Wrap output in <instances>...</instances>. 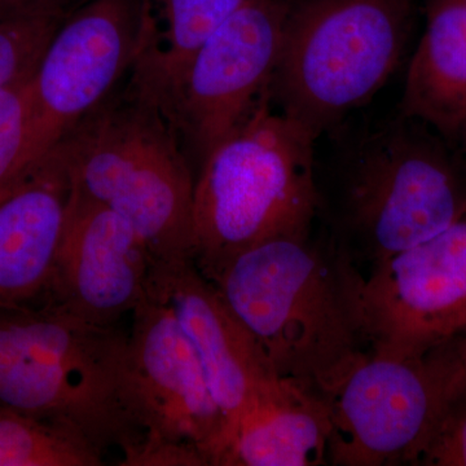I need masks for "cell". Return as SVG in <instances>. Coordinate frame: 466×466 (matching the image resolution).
Segmentation results:
<instances>
[{"instance_id": "6da1fadb", "label": "cell", "mask_w": 466, "mask_h": 466, "mask_svg": "<svg viewBox=\"0 0 466 466\" xmlns=\"http://www.w3.org/2000/svg\"><path fill=\"white\" fill-rule=\"evenodd\" d=\"M208 280L276 375L325 400L372 351L366 275L329 233L263 242Z\"/></svg>"}, {"instance_id": "7a4b0ae2", "label": "cell", "mask_w": 466, "mask_h": 466, "mask_svg": "<svg viewBox=\"0 0 466 466\" xmlns=\"http://www.w3.org/2000/svg\"><path fill=\"white\" fill-rule=\"evenodd\" d=\"M433 128L404 116L361 144L327 186L319 213L359 267L428 240L466 211V161Z\"/></svg>"}, {"instance_id": "3957f363", "label": "cell", "mask_w": 466, "mask_h": 466, "mask_svg": "<svg viewBox=\"0 0 466 466\" xmlns=\"http://www.w3.org/2000/svg\"><path fill=\"white\" fill-rule=\"evenodd\" d=\"M315 140L268 101L208 153L195 177L192 214V260L205 278L263 242L311 235Z\"/></svg>"}, {"instance_id": "277c9868", "label": "cell", "mask_w": 466, "mask_h": 466, "mask_svg": "<svg viewBox=\"0 0 466 466\" xmlns=\"http://www.w3.org/2000/svg\"><path fill=\"white\" fill-rule=\"evenodd\" d=\"M127 333L47 305L0 308V403L64 426L104 453L139 441L126 404Z\"/></svg>"}, {"instance_id": "5b68a950", "label": "cell", "mask_w": 466, "mask_h": 466, "mask_svg": "<svg viewBox=\"0 0 466 466\" xmlns=\"http://www.w3.org/2000/svg\"><path fill=\"white\" fill-rule=\"evenodd\" d=\"M56 149L73 188L112 208L155 260L192 259L193 167L155 106L126 88L73 126Z\"/></svg>"}, {"instance_id": "8992f818", "label": "cell", "mask_w": 466, "mask_h": 466, "mask_svg": "<svg viewBox=\"0 0 466 466\" xmlns=\"http://www.w3.org/2000/svg\"><path fill=\"white\" fill-rule=\"evenodd\" d=\"M410 23V0L291 5L271 99L318 139L386 84L400 66Z\"/></svg>"}, {"instance_id": "52a82bcc", "label": "cell", "mask_w": 466, "mask_h": 466, "mask_svg": "<svg viewBox=\"0 0 466 466\" xmlns=\"http://www.w3.org/2000/svg\"><path fill=\"white\" fill-rule=\"evenodd\" d=\"M465 390L458 336L407 357L370 351L327 398L332 425L328 462L420 466Z\"/></svg>"}, {"instance_id": "ba28073f", "label": "cell", "mask_w": 466, "mask_h": 466, "mask_svg": "<svg viewBox=\"0 0 466 466\" xmlns=\"http://www.w3.org/2000/svg\"><path fill=\"white\" fill-rule=\"evenodd\" d=\"M289 0H247L187 67L162 115L198 167L271 100Z\"/></svg>"}, {"instance_id": "9c48e42d", "label": "cell", "mask_w": 466, "mask_h": 466, "mask_svg": "<svg viewBox=\"0 0 466 466\" xmlns=\"http://www.w3.org/2000/svg\"><path fill=\"white\" fill-rule=\"evenodd\" d=\"M146 0H87L52 36L30 79L33 115L25 167L99 106L139 48Z\"/></svg>"}, {"instance_id": "30bf717a", "label": "cell", "mask_w": 466, "mask_h": 466, "mask_svg": "<svg viewBox=\"0 0 466 466\" xmlns=\"http://www.w3.org/2000/svg\"><path fill=\"white\" fill-rule=\"evenodd\" d=\"M131 317L124 389L140 440L192 447L211 466L226 420L191 339L149 289Z\"/></svg>"}, {"instance_id": "8fae6325", "label": "cell", "mask_w": 466, "mask_h": 466, "mask_svg": "<svg viewBox=\"0 0 466 466\" xmlns=\"http://www.w3.org/2000/svg\"><path fill=\"white\" fill-rule=\"evenodd\" d=\"M364 308L372 351L420 354L466 329V211L370 269Z\"/></svg>"}, {"instance_id": "7c38bea8", "label": "cell", "mask_w": 466, "mask_h": 466, "mask_svg": "<svg viewBox=\"0 0 466 466\" xmlns=\"http://www.w3.org/2000/svg\"><path fill=\"white\" fill-rule=\"evenodd\" d=\"M153 262L146 240L126 218L73 188L41 303L86 323L116 327L146 299Z\"/></svg>"}, {"instance_id": "4fadbf2b", "label": "cell", "mask_w": 466, "mask_h": 466, "mask_svg": "<svg viewBox=\"0 0 466 466\" xmlns=\"http://www.w3.org/2000/svg\"><path fill=\"white\" fill-rule=\"evenodd\" d=\"M148 289L170 309L200 358L226 426L280 381L265 352L192 259L155 260Z\"/></svg>"}, {"instance_id": "5bb4252c", "label": "cell", "mask_w": 466, "mask_h": 466, "mask_svg": "<svg viewBox=\"0 0 466 466\" xmlns=\"http://www.w3.org/2000/svg\"><path fill=\"white\" fill-rule=\"evenodd\" d=\"M72 193V180L55 149L0 186V308L42 302Z\"/></svg>"}, {"instance_id": "9a60e30c", "label": "cell", "mask_w": 466, "mask_h": 466, "mask_svg": "<svg viewBox=\"0 0 466 466\" xmlns=\"http://www.w3.org/2000/svg\"><path fill=\"white\" fill-rule=\"evenodd\" d=\"M330 431L328 400L280 380L226 426L211 466L328 465Z\"/></svg>"}, {"instance_id": "2e32d148", "label": "cell", "mask_w": 466, "mask_h": 466, "mask_svg": "<svg viewBox=\"0 0 466 466\" xmlns=\"http://www.w3.org/2000/svg\"><path fill=\"white\" fill-rule=\"evenodd\" d=\"M401 113L444 139L466 126V2L434 0L408 67Z\"/></svg>"}, {"instance_id": "e0dca14e", "label": "cell", "mask_w": 466, "mask_h": 466, "mask_svg": "<svg viewBox=\"0 0 466 466\" xmlns=\"http://www.w3.org/2000/svg\"><path fill=\"white\" fill-rule=\"evenodd\" d=\"M159 16L144 3L139 50L127 87L162 113L202 46L247 0H158Z\"/></svg>"}, {"instance_id": "ac0fdd59", "label": "cell", "mask_w": 466, "mask_h": 466, "mask_svg": "<svg viewBox=\"0 0 466 466\" xmlns=\"http://www.w3.org/2000/svg\"><path fill=\"white\" fill-rule=\"evenodd\" d=\"M103 464V452L82 435L0 403V466Z\"/></svg>"}, {"instance_id": "d6986e66", "label": "cell", "mask_w": 466, "mask_h": 466, "mask_svg": "<svg viewBox=\"0 0 466 466\" xmlns=\"http://www.w3.org/2000/svg\"><path fill=\"white\" fill-rule=\"evenodd\" d=\"M70 11L64 0H29L0 14V90L32 78Z\"/></svg>"}, {"instance_id": "ffe728a7", "label": "cell", "mask_w": 466, "mask_h": 466, "mask_svg": "<svg viewBox=\"0 0 466 466\" xmlns=\"http://www.w3.org/2000/svg\"><path fill=\"white\" fill-rule=\"evenodd\" d=\"M30 79L0 90V186L25 167L33 115Z\"/></svg>"}, {"instance_id": "44dd1931", "label": "cell", "mask_w": 466, "mask_h": 466, "mask_svg": "<svg viewBox=\"0 0 466 466\" xmlns=\"http://www.w3.org/2000/svg\"><path fill=\"white\" fill-rule=\"evenodd\" d=\"M420 466H466V390L450 408Z\"/></svg>"}, {"instance_id": "7402d4cb", "label": "cell", "mask_w": 466, "mask_h": 466, "mask_svg": "<svg viewBox=\"0 0 466 466\" xmlns=\"http://www.w3.org/2000/svg\"><path fill=\"white\" fill-rule=\"evenodd\" d=\"M458 349L460 359H461L462 367H464L466 375V329L458 334Z\"/></svg>"}, {"instance_id": "603a6c76", "label": "cell", "mask_w": 466, "mask_h": 466, "mask_svg": "<svg viewBox=\"0 0 466 466\" xmlns=\"http://www.w3.org/2000/svg\"><path fill=\"white\" fill-rule=\"evenodd\" d=\"M25 2H29V0H0V9L16 7V5H23Z\"/></svg>"}, {"instance_id": "cb8c5ba5", "label": "cell", "mask_w": 466, "mask_h": 466, "mask_svg": "<svg viewBox=\"0 0 466 466\" xmlns=\"http://www.w3.org/2000/svg\"><path fill=\"white\" fill-rule=\"evenodd\" d=\"M460 137H461V139L464 140L465 152H466V126H465L464 131H462V134L460 135Z\"/></svg>"}, {"instance_id": "d4e9b609", "label": "cell", "mask_w": 466, "mask_h": 466, "mask_svg": "<svg viewBox=\"0 0 466 466\" xmlns=\"http://www.w3.org/2000/svg\"><path fill=\"white\" fill-rule=\"evenodd\" d=\"M5 11V9H0V12Z\"/></svg>"}, {"instance_id": "484cf974", "label": "cell", "mask_w": 466, "mask_h": 466, "mask_svg": "<svg viewBox=\"0 0 466 466\" xmlns=\"http://www.w3.org/2000/svg\"><path fill=\"white\" fill-rule=\"evenodd\" d=\"M465 2H466V0H465Z\"/></svg>"}]
</instances>
